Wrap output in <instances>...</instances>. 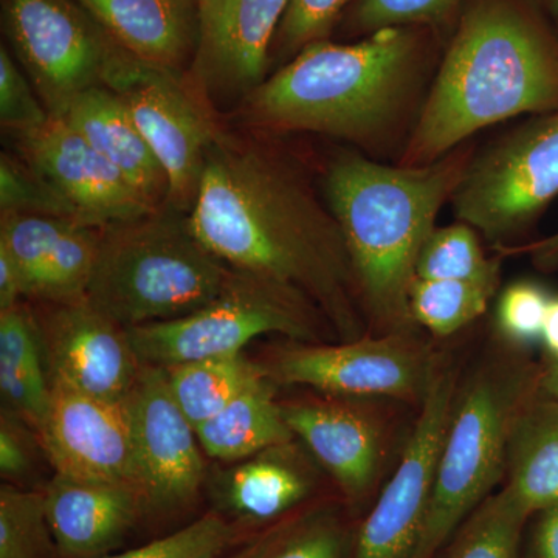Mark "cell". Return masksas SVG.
<instances>
[{
    "mask_svg": "<svg viewBox=\"0 0 558 558\" xmlns=\"http://www.w3.org/2000/svg\"><path fill=\"white\" fill-rule=\"evenodd\" d=\"M231 271L191 229L190 216L165 205L101 227L86 299L134 328L201 310L222 292Z\"/></svg>",
    "mask_w": 558,
    "mask_h": 558,
    "instance_id": "8992f818",
    "label": "cell"
},
{
    "mask_svg": "<svg viewBox=\"0 0 558 558\" xmlns=\"http://www.w3.org/2000/svg\"><path fill=\"white\" fill-rule=\"evenodd\" d=\"M189 216L205 247L231 269L300 290L340 341L365 336L339 222L304 175L269 146L220 128Z\"/></svg>",
    "mask_w": 558,
    "mask_h": 558,
    "instance_id": "6da1fadb",
    "label": "cell"
},
{
    "mask_svg": "<svg viewBox=\"0 0 558 558\" xmlns=\"http://www.w3.org/2000/svg\"><path fill=\"white\" fill-rule=\"evenodd\" d=\"M546 290L534 282H515L499 296L497 329L509 347L524 349L542 340L549 306Z\"/></svg>",
    "mask_w": 558,
    "mask_h": 558,
    "instance_id": "836d02e7",
    "label": "cell"
},
{
    "mask_svg": "<svg viewBox=\"0 0 558 558\" xmlns=\"http://www.w3.org/2000/svg\"><path fill=\"white\" fill-rule=\"evenodd\" d=\"M38 322L22 304L0 311V392L7 411L39 436L50 407Z\"/></svg>",
    "mask_w": 558,
    "mask_h": 558,
    "instance_id": "d4e9b609",
    "label": "cell"
},
{
    "mask_svg": "<svg viewBox=\"0 0 558 558\" xmlns=\"http://www.w3.org/2000/svg\"><path fill=\"white\" fill-rule=\"evenodd\" d=\"M182 73L156 68L116 44L105 86L126 106L167 172L168 207L190 215L199 193L208 150L220 126Z\"/></svg>",
    "mask_w": 558,
    "mask_h": 558,
    "instance_id": "ba28073f",
    "label": "cell"
},
{
    "mask_svg": "<svg viewBox=\"0 0 558 558\" xmlns=\"http://www.w3.org/2000/svg\"><path fill=\"white\" fill-rule=\"evenodd\" d=\"M495 292L476 282L416 278L410 290L411 317L436 337H450L484 315Z\"/></svg>",
    "mask_w": 558,
    "mask_h": 558,
    "instance_id": "83f0119b",
    "label": "cell"
},
{
    "mask_svg": "<svg viewBox=\"0 0 558 558\" xmlns=\"http://www.w3.org/2000/svg\"><path fill=\"white\" fill-rule=\"evenodd\" d=\"M47 519L58 556L100 558L126 538L143 508L140 488L131 484L75 478L54 473L46 490Z\"/></svg>",
    "mask_w": 558,
    "mask_h": 558,
    "instance_id": "d6986e66",
    "label": "cell"
},
{
    "mask_svg": "<svg viewBox=\"0 0 558 558\" xmlns=\"http://www.w3.org/2000/svg\"><path fill=\"white\" fill-rule=\"evenodd\" d=\"M558 109V47L513 0H480L462 16L407 149L409 167L523 113Z\"/></svg>",
    "mask_w": 558,
    "mask_h": 558,
    "instance_id": "7a4b0ae2",
    "label": "cell"
},
{
    "mask_svg": "<svg viewBox=\"0 0 558 558\" xmlns=\"http://www.w3.org/2000/svg\"><path fill=\"white\" fill-rule=\"evenodd\" d=\"M25 299L20 271L5 250L0 248V311L20 306Z\"/></svg>",
    "mask_w": 558,
    "mask_h": 558,
    "instance_id": "ab89813d",
    "label": "cell"
},
{
    "mask_svg": "<svg viewBox=\"0 0 558 558\" xmlns=\"http://www.w3.org/2000/svg\"><path fill=\"white\" fill-rule=\"evenodd\" d=\"M458 379V369L440 360L398 468L355 531L352 558L416 557L432 506Z\"/></svg>",
    "mask_w": 558,
    "mask_h": 558,
    "instance_id": "7c38bea8",
    "label": "cell"
},
{
    "mask_svg": "<svg viewBox=\"0 0 558 558\" xmlns=\"http://www.w3.org/2000/svg\"><path fill=\"white\" fill-rule=\"evenodd\" d=\"M172 398L194 428L215 417L220 410L267 376L258 363L241 354L183 363L167 369Z\"/></svg>",
    "mask_w": 558,
    "mask_h": 558,
    "instance_id": "484cf974",
    "label": "cell"
},
{
    "mask_svg": "<svg viewBox=\"0 0 558 558\" xmlns=\"http://www.w3.org/2000/svg\"><path fill=\"white\" fill-rule=\"evenodd\" d=\"M542 341L550 359H558V296L550 299L543 325Z\"/></svg>",
    "mask_w": 558,
    "mask_h": 558,
    "instance_id": "7bdbcfd3",
    "label": "cell"
},
{
    "mask_svg": "<svg viewBox=\"0 0 558 558\" xmlns=\"http://www.w3.org/2000/svg\"><path fill=\"white\" fill-rule=\"evenodd\" d=\"M132 57L183 73L201 38L199 0H78Z\"/></svg>",
    "mask_w": 558,
    "mask_h": 558,
    "instance_id": "ffe728a7",
    "label": "cell"
},
{
    "mask_svg": "<svg viewBox=\"0 0 558 558\" xmlns=\"http://www.w3.org/2000/svg\"><path fill=\"white\" fill-rule=\"evenodd\" d=\"M204 2V0H199V3Z\"/></svg>",
    "mask_w": 558,
    "mask_h": 558,
    "instance_id": "bcb514c9",
    "label": "cell"
},
{
    "mask_svg": "<svg viewBox=\"0 0 558 558\" xmlns=\"http://www.w3.org/2000/svg\"><path fill=\"white\" fill-rule=\"evenodd\" d=\"M290 523L292 521H281L277 526L270 527L266 534L259 535L258 538L253 539L247 546L227 558H269L271 550L275 549Z\"/></svg>",
    "mask_w": 558,
    "mask_h": 558,
    "instance_id": "60d3db41",
    "label": "cell"
},
{
    "mask_svg": "<svg viewBox=\"0 0 558 558\" xmlns=\"http://www.w3.org/2000/svg\"><path fill=\"white\" fill-rule=\"evenodd\" d=\"M529 519L502 487L458 527L440 558H523L521 543Z\"/></svg>",
    "mask_w": 558,
    "mask_h": 558,
    "instance_id": "4316f807",
    "label": "cell"
},
{
    "mask_svg": "<svg viewBox=\"0 0 558 558\" xmlns=\"http://www.w3.org/2000/svg\"><path fill=\"white\" fill-rule=\"evenodd\" d=\"M292 442L242 462L227 480L223 501L234 517L248 523L281 519L310 497L314 476Z\"/></svg>",
    "mask_w": 558,
    "mask_h": 558,
    "instance_id": "603a6c76",
    "label": "cell"
},
{
    "mask_svg": "<svg viewBox=\"0 0 558 558\" xmlns=\"http://www.w3.org/2000/svg\"><path fill=\"white\" fill-rule=\"evenodd\" d=\"M148 508L175 509L196 497L205 462L196 428L179 409L167 369L143 365L126 399Z\"/></svg>",
    "mask_w": 558,
    "mask_h": 558,
    "instance_id": "5bb4252c",
    "label": "cell"
},
{
    "mask_svg": "<svg viewBox=\"0 0 558 558\" xmlns=\"http://www.w3.org/2000/svg\"><path fill=\"white\" fill-rule=\"evenodd\" d=\"M16 143L20 157L69 202L83 226L101 229L157 209L64 119L50 117Z\"/></svg>",
    "mask_w": 558,
    "mask_h": 558,
    "instance_id": "2e32d148",
    "label": "cell"
},
{
    "mask_svg": "<svg viewBox=\"0 0 558 558\" xmlns=\"http://www.w3.org/2000/svg\"><path fill=\"white\" fill-rule=\"evenodd\" d=\"M106 157L138 193L160 208L167 205V172L138 131L123 100L106 86L81 94L61 117Z\"/></svg>",
    "mask_w": 558,
    "mask_h": 558,
    "instance_id": "44dd1931",
    "label": "cell"
},
{
    "mask_svg": "<svg viewBox=\"0 0 558 558\" xmlns=\"http://www.w3.org/2000/svg\"><path fill=\"white\" fill-rule=\"evenodd\" d=\"M355 534L332 512L293 520L269 558H352Z\"/></svg>",
    "mask_w": 558,
    "mask_h": 558,
    "instance_id": "d6a6232c",
    "label": "cell"
},
{
    "mask_svg": "<svg viewBox=\"0 0 558 558\" xmlns=\"http://www.w3.org/2000/svg\"><path fill=\"white\" fill-rule=\"evenodd\" d=\"M468 161L392 168L341 154L325 178L326 201L347 241L360 300L379 333L417 332L410 290L417 260Z\"/></svg>",
    "mask_w": 558,
    "mask_h": 558,
    "instance_id": "3957f363",
    "label": "cell"
},
{
    "mask_svg": "<svg viewBox=\"0 0 558 558\" xmlns=\"http://www.w3.org/2000/svg\"><path fill=\"white\" fill-rule=\"evenodd\" d=\"M414 54L405 27L381 28L351 46L315 40L250 92L245 116L260 130L373 137L402 106Z\"/></svg>",
    "mask_w": 558,
    "mask_h": 558,
    "instance_id": "277c9868",
    "label": "cell"
},
{
    "mask_svg": "<svg viewBox=\"0 0 558 558\" xmlns=\"http://www.w3.org/2000/svg\"><path fill=\"white\" fill-rule=\"evenodd\" d=\"M325 328H330L328 319L300 290L233 269L222 292L201 310L126 330L143 365L168 369L241 354L250 341L266 333L322 343Z\"/></svg>",
    "mask_w": 558,
    "mask_h": 558,
    "instance_id": "52a82bcc",
    "label": "cell"
},
{
    "mask_svg": "<svg viewBox=\"0 0 558 558\" xmlns=\"http://www.w3.org/2000/svg\"><path fill=\"white\" fill-rule=\"evenodd\" d=\"M46 304L49 311L36 322L50 384L92 398L126 399L143 369L126 328L87 299Z\"/></svg>",
    "mask_w": 558,
    "mask_h": 558,
    "instance_id": "4fadbf2b",
    "label": "cell"
},
{
    "mask_svg": "<svg viewBox=\"0 0 558 558\" xmlns=\"http://www.w3.org/2000/svg\"><path fill=\"white\" fill-rule=\"evenodd\" d=\"M28 427L10 411L0 418V472L7 481H22L31 475L35 449ZM32 429V428H31Z\"/></svg>",
    "mask_w": 558,
    "mask_h": 558,
    "instance_id": "74e56055",
    "label": "cell"
},
{
    "mask_svg": "<svg viewBox=\"0 0 558 558\" xmlns=\"http://www.w3.org/2000/svg\"><path fill=\"white\" fill-rule=\"evenodd\" d=\"M347 3L348 0H290L278 31L282 46L301 50L325 39Z\"/></svg>",
    "mask_w": 558,
    "mask_h": 558,
    "instance_id": "8d00e7d4",
    "label": "cell"
},
{
    "mask_svg": "<svg viewBox=\"0 0 558 558\" xmlns=\"http://www.w3.org/2000/svg\"><path fill=\"white\" fill-rule=\"evenodd\" d=\"M501 260L488 259L469 223L435 229L417 260V278L470 281L497 290Z\"/></svg>",
    "mask_w": 558,
    "mask_h": 558,
    "instance_id": "f1b7e54d",
    "label": "cell"
},
{
    "mask_svg": "<svg viewBox=\"0 0 558 558\" xmlns=\"http://www.w3.org/2000/svg\"><path fill=\"white\" fill-rule=\"evenodd\" d=\"M535 515L523 558H558V506Z\"/></svg>",
    "mask_w": 558,
    "mask_h": 558,
    "instance_id": "f35d334b",
    "label": "cell"
},
{
    "mask_svg": "<svg viewBox=\"0 0 558 558\" xmlns=\"http://www.w3.org/2000/svg\"><path fill=\"white\" fill-rule=\"evenodd\" d=\"M236 538V527L219 513L211 512L167 537L100 558H219Z\"/></svg>",
    "mask_w": 558,
    "mask_h": 558,
    "instance_id": "1f68e13d",
    "label": "cell"
},
{
    "mask_svg": "<svg viewBox=\"0 0 558 558\" xmlns=\"http://www.w3.org/2000/svg\"><path fill=\"white\" fill-rule=\"evenodd\" d=\"M0 213L50 216L78 222L75 209L22 157H0Z\"/></svg>",
    "mask_w": 558,
    "mask_h": 558,
    "instance_id": "4dcf8cb0",
    "label": "cell"
},
{
    "mask_svg": "<svg viewBox=\"0 0 558 558\" xmlns=\"http://www.w3.org/2000/svg\"><path fill=\"white\" fill-rule=\"evenodd\" d=\"M458 0H359L355 24L362 31L405 27L446 16Z\"/></svg>",
    "mask_w": 558,
    "mask_h": 558,
    "instance_id": "d590c367",
    "label": "cell"
},
{
    "mask_svg": "<svg viewBox=\"0 0 558 558\" xmlns=\"http://www.w3.org/2000/svg\"><path fill=\"white\" fill-rule=\"evenodd\" d=\"M440 359L417 332L363 336L339 344L292 341L264 366L277 385H303L343 398H427Z\"/></svg>",
    "mask_w": 558,
    "mask_h": 558,
    "instance_id": "9c48e42d",
    "label": "cell"
},
{
    "mask_svg": "<svg viewBox=\"0 0 558 558\" xmlns=\"http://www.w3.org/2000/svg\"><path fill=\"white\" fill-rule=\"evenodd\" d=\"M542 365L495 348L459 384L440 449L427 524L414 558H436L505 478L513 427L539 392Z\"/></svg>",
    "mask_w": 558,
    "mask_h": 558,
    "instance_id": "5b68a950",
    "label": "cell"
},
{
    "mask_svg": "<svg viewBox=\"0 0 558 558\" xmlns=\"http://www.w3.org/2000/svg\"><path fill=\"white\" fill-rule=\"evenodd\" d=\"M505 488L531 517L558 506V400L542 389L513 427Z\"/></svg>",
    "mask_w": 558,
    "mask_h": 558,
    "instance_id": "7402d4cb",
    "label": "cell"
},
{
    "mask_svg": "<svg viewBox=\"0 0 558 558\" xmlns=\"http://www.w3.org/2000/svg\"><path fill=\"white\" fill-rule=\"evenodd\" d=\"M290 0H204L201 38L191 64L202 92L244 94L266 81L271 39Z\"/></svg>",
    "mask_w": 558,
    "mask_h": 558,
    "instance_id": "ac0fdd59",
    "label": "cell"
},
{
    "mask_svg": "<svg viewBox=\"0 0 558 558\" xmlns=\"http://www.w3.org/2000/svg\"><path fill=\"white\" fill-rule=\"evenodd\" d=\"M558 194V109L520 128L470 165L453 193L458 218L505 240Z\"/></svg>",
    "mask_w": 558,
    "mask_h": 558,
    "instance_id": "8fae6325",
    "label": "cell"
},
{
    "mask_svg": "<svg viewBox=\"0 0 558 558\" xmlns=\"http://www.w3.org/2000/svg\"><path fill=\"white\" fill-rule=\"evenodd\" d=\"M2 27L50 117L105 86L116 43L78 0H0Z\"/></svg>",
    "mask_w": 558,
    "mask_h": 558,
    "instance_id": "30bf717a",
    "label": "cell"
},
{
    "mask_svg": "<svg viewBox=\"0 0 558 558\" xmlns=\"http://www.w3.org/2000/svg\"><path fill=\"white\" fill-rule=\"evenodd\" d=\"M57 556L44 492L3 484L0 487V558Z\"/></svg>",
    "mask_w": 558,
    "mask_h": 558,
    "instance_id": "f546056e",
    "label": "cell"
},
{
    "mask_svg": "<svg viewBox=\"0 0 558 558\" xmlns=\"http://www.w3.org/2000/svg\"><path fill=\"white\" fill-rule=\"evenodd\" d=\"M539 389L543 395L558 400V359H550L546 365H542Z\"/></svg>",
    "mask_w": 558,
    "mask_h": 558,
    "instance_id": "ee69618b",
    "label": "cell"
},
{
    "mask_svg": "<svg viewBox=\"0 0 558 558\" xmlns=\"http://www.w3.org/2000/svg\"><path fill=\"white\" fill-rule=\"evenodd\" d=\"M50 407L38 439L54 473L140 488V468L126 400L92 398L50 384Z\"/></svg>",
    "mask_w": 558,
    "mask_h": 558,
    "instance_id": "9a60e30c",
    "label": "cell"
},
{
    "mask_svg": "<svg viewBox=\"0 0 558 558\" xmlns=\"http://www.w3.org/2000/svg\"><path fill=\"white\" fill-rule=\"evenodd\" d=\"M31 81L11 57L0 49V123L14 138L38 131L49 121L43 100L36 98Z\"/></svg>",
    "mask_w": 558,
    "mask_h": 558,
    "instance_id": "e575fe53",
    "label": "cell"
},
{
    "mask_svg": "<svg viewBox=\"0 0 558 558\" xmlns=\"http://www.w3.org/2000/svg\"><path fill=\"white\" fill-rule=\"evenodd\" d=\"M499 250H501L502 256L509 255V253L526 252L532 253L539 263H550V260L558 258V233L546 238V240L532 242V244L524 245V247Z\"/></svg>",
    "mask_w": 558,
    "mask_h": 558,
    "instance_id": "b9f144b4",
    "label": "cell"
},
{
    "mask_svg": "<svg viewBox=\"0 0 558 558\" xmlns=\"http://www.w3.org/2000/svg\"><path fill=\"white\" fill-rule=\"evenodd\" d=\"M275 385L267 374L199 425L196 433L204 453L219 461H238L292 442L295 435L275 400Z\"/></svg>",
    "mask_w": 558,
    "mask_h": 558,
    "instance_id": "cb8c5ba5",
    "label": "cell"
},
{
    "mask_svg": "<svg viewBox=\"0 0 558 558\" xmlns=\"http://www.w3.org/2000/svg\"><path fill=\"white\" fill-rule=\"evenodd\" d=\"M282 414L295 438L323 465L351 506L373 494L388 449L387 417L368 399L343 398L286 403Z\"/></svg>",
    "mask_w": 558,
    "mask_h": 558,
    "instance_id": "e0dca14e",
    "label": "cell"
},
{
    "mask_svg": "<svg viewBox=\"0 0 558 558\" xmlns=\"http://www.w3.org/2000/svg\"><path fill=\"white\" fill-rule=\"evenodd\" d=\"M546 3H548L549 9L553 10V13L556 14L558 20V0H546Z\"/></svg>",
    "mask_w": 558,
    "mask_h": 558,
    "instance_id": "f6af8a7d",
    "label": "cell"
}]
</instances>
